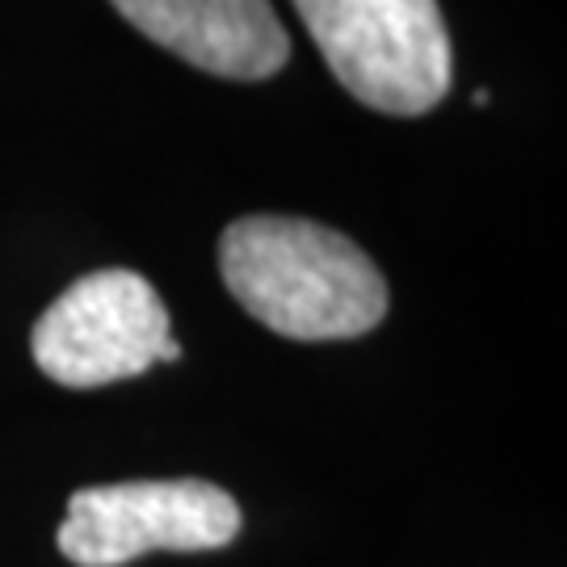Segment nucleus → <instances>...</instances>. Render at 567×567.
<instances>
[{
  "instance_id": "1",
  "label": "nucleus",
  "mask_w": 567,
  "mask_h": 567,
  "mask_svg": "<svg viewBox=\"0 0 567 567\" xmlns=\"http://www.w3.org/2000/svg\"><path fill=\"white\" fill-rule=\"evenodd\" d=\"M219 274L257 324L290 341H353L383 324L391 307L386 278L358 244L290 215L227 224Z\"/></svg>"
},
{
  "instance_id": "2",
  "label": "nucleus",
  "mask_w": 567,
  "mask_h": 567,
  "mask_svg": "<svg viewBox=\"0 0 567 567\" xmlns=\"http://www.w3.org/2000/svg\"><path fill=\"white\" fill-rule=\"evenodd\" d=\"M349 97L416 118L450 93L454 51L437 0H295Z\"/></svg>"
},
{
  "instance_id": "3",
  "label": "nucleus",
  "mask_w": 567,
  "mask_h": 567,
  "mask_svg": "<svg viewBox=\"0 0 567 567\" xmlns=\"http://www.w3.org/2000/svg\"><path fill=\"white\" fill-rule=\"evenodd\" d=\"M240 526L236 496L206 480L102 484L72 492L60 550L76 567H122L152 550H219Z\"/></svg>"
},
{
  "instance_id": "4",
  "label": "nucleus",
  "mask_w": 567,
  "mask_h": 567,
  "mask_svg": "<svg viewBox=\"0 0 567 567\" xmlns=\"http://www.w3.org/2000/svg\"><path fill=\"white\" fill-rule=\"evenodd\" d=\"M168 337L156 286L135 269H97L42 311L30 349L51 383L93 391L143 374Z\"/></svg>"
},
{
  "instance_id": "5",
  "label": "nucleus",
  "mask_w": 567,
  "mask_h": 567,
  "mask_svg": "<svg viewBox=\"0 0 567 567\" xmlns=\"http://www.w3.org/2000/svg\"><path fill=\"white\" fill-rule=\"evenodd\" d=\"M140 34L224 81H269L290 34L269 0H110Z\"/></svg>"
}]
</instances>
